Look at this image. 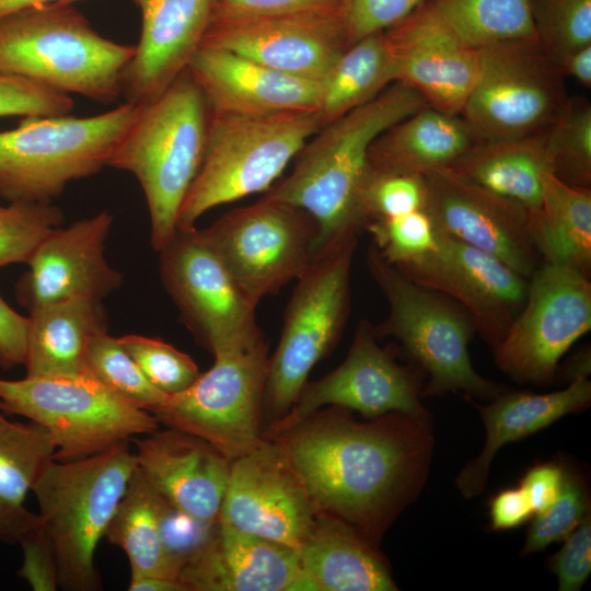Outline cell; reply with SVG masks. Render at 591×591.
Segmentation results:
<instances>
[{
  "mask_svg": "<svg viewBox=\"0 0 591 591\" xmlns=\"http://www.w3.org/2000/svg\"><path fill=\"white\" fill-rule=\"evenodd\" d=\"M427 422L402 413L376 422L312 415L275 441L318 512L374 531L420 486L431 448Z\"/></svg>",
  "mask_w": 591,
  "mask_h": 591,
  "instance_id": "obj_1",
  "label": "cell"
},
{
  "mask_svg": "<svg viewBox=\"0 0 591 591\" xmlns=\"http://www.w3.org/2000/svg\"><path fill=\"white\" fill-rule=\"evenodd\" d=\"M425 99L394 82L375 99L323 125L296 157L290 174L264 196L309 213L318 228V250L358 236L364 224L360 194L372 141L389 127L427 106Z\"/></svg>",
  "mask_w": 591,
  "mask_h": 591,
  "instance_id": "obj_2",
  "label": "cell"
},
{
  "mask_svg": "<svg viewBox=\"0 0 591 591\" xmlns=\"http://www.w3.org/2000/svg\"><path fill=\"white\" fill-rule=\"evenodd\" d=\"M210 116L204 92L186 69L160 97L140 106L109 162L139 182L157 252L177 230L181 207L205 157Z\"/></svg>",
  "mask_w": 591,
  "mask_h": 591,
  "instance_id": "obj_3",
  "label": "cell"
},
{
  "mask_svg": "<svg viewBox=\"0 0 591 591\" xmlns=\"http://www.w3.org/2000/svg\"><path fill=\"white\" fill-rule=\"evenodd\" d=\"M136 47L103 37L69 3L31 7L0 18V72L108 104Z\"/></svg>",
  "mask_w": 591,
  "mask_h": 591,
  "instance_id": "obj_4",
  "label": "cell"
},
{
  "mask_svg": "<svg viewBox=\"0 0 591 591\" xmlns=\"http://www.w3.org/2000/svg\"><path fill=\"white\" fill-rule=\"evenodd\" d=\"M128 442L79 460L53 459L33 484L55 553L59 589L102 588L94 556L137 466Z\"/></svg>",
  "mask_w": 591,
  "mask_h": 591,
  "instance_id": "obj_5",
  "label": "cell"
},
{
  "mask_svg": "<svg viewBox=\"0 0 591 591\" xmlns=\"http://www.w3.org/2000/svg\"><path fill=\"white\" fill-rule=\"evenodd\" d=\"M140 105L125 102L88 116H25L0 131V197L51 202L66 186L109 166Z\"/></svg>",
  "mask_w": 591,
  "mask_h": 591,
  "instance_id": "obj_6",
  "label": "cell"
},
{
  "mask_svg": "<svg viewBox=\"0 0 591 591\" xmlns=\"http://www.w3.org/2000/svg\"><path fill=\"white\" fill-rule=\"evenodd\" d=\"M322 126L320 112L211 113L205 157L177 229L195 227L215 207L269 189Z\"/></svg>",
  "mask_w": 591,
  "mask_h": 591,
  "instance_id": "obj_7",
  "label": "cell"
},
{
  "mask_svg": "<svg viewBox=\"0 0 591 591\" xmlns=\"http://www.w3.org/2000/svg\"><path fill=\"white\" fill-rule=\"evenodd\" d=\"M367 266L389 304V314L373 325L376 337H393L429 381L421 395L464 392L493 399L502 387L483 378L472 364L468 344L476 333L464 309L447 296L416 283L386 262L372 244Z\"/></svg>",
  "mask_w": 591,
  "mask_h": 591,
  "instance_id": "obj_8",
  "label": "cell"
},
{
  "mask_svg": "<svg viewBox=\"0 0 591 591\" xmlns=\"http://www.w3.org/2000/svg\"><path fill=\"white\" fill-rule=\"evenodd\" d=\"M0 410L45 428L55 442L57 461L88 457L160 427L153 414L115 394L89 370L0 379Z\"/></svg>",
  "mask_w": 591,
  "mask_h": 591,
  "instance_id": "obj_9",
  "label": "cell"
},
{
  "mask_svg": "<svg viewBox=\"0 0 591 591\" xmlns=\"http://www.w3.org/2000/svg\"><path fill=\"white\" fill-rule=\"evenodd\" d=\"M358 236L327 246L296 279L279 344L269 357L264 406L281 419L312 368L334 347L349 316L350 276Z\"/></svg>",
  "mask_w": 591,
  "mask_h": 591,
  "instance_id": "obj_10",
  "label": "cell"
},
{
  "mask_svg": "<svg viewBox=\"0 0 591 591\" xmlns=\"http://www.w3.org/2000/svg\"><path fill=\"white\" fill-rule=\"evenodd\" d=\"M478 67L461 117L475 142L544 132L569 95L555 58L536 37L477 48Z\"/></svg>",
  "mask_w": 591,
  "mask_h": 591,
  "instance_id": "obj_11",
  "label": "cell"
},
{
  "mask_svg": "<svg viewBox=\"0 0 591 591\" xmlns=\"http://www.w3.org/2000/svg\"><path fill=\"white\" fill-rule=\"evenodd\" d=\"M263 334L215 355L213 366L151 414L159 424L194 434L230 461L262 440L260 415L268 371Z\"/></svg>",
  "mask_w": 591,
  "mask_h": 591,
  "instance_id": "obj_12",
  "label": "cell"
},
{
  "mask_svg": "<svg viewBox=\"0 0 591 591\" xmlns=\"http://www.w3.org/2000/svg\"><path fill=\"white\" fill-rule=\"evenodd\" d=\"M202 232L232 277L258 303L297 279L318 250L313 218L267 196L228 211Z\"/></svg>",
  "mask_w": 591,
  "mask_h": 591,
  "instance_id": "obj_13",
  "label": "cell"
},
{
  "mask_svg": "<svg viewBox=\"0 0 591 591\" xmlns=\"http://www.w3.org/2000/svg\"><path fill=\"white\" fill-rule=\"evenodd\" d=\"M159 253L163 286L198 344L215 356L262 334L258 302L232 277L202 230L177 229Z\"/></svg>",
  "mask_w": 591,
  "mask_h": 591,
  "instance_id": "obj_14",
  "label": "cell"
},
{
  "mask_svg": "<svg viewBox=\"0 0 591 591\" xmlns=\"http://www.w3.org/2000/svg\"><path fill=\"white\" fill-rule=\"evenodd\" d=\"M590 328V279L543 262L529 278L524 306L493 348L495 362L515 381L551 382L560 358Z\"/></svg>",
  "mask_w": 591,
  "mask_h": 591,
  "instance_id": "obj_15",
  "label": "cell"
},
{
  "mask_svg": "<svg viewBox=\"0 0 591 591\" xmlns=\"http://www.w3.org/2000/svg\"><path fill=\"white\" fill-rule=\"evenodd\" d=\"M378 340L373 325L361 320L345 360L325 376L305 384L270 433L277 436L327 405L352 409L366 417L402 413L427 419L419 399L425 372L419 367L399 364Z\"/></svg>",
  "mask_w": 591,
  "mask_h": 591,
  "instance_id": "obj_16",
  "label": "cell"
},
{
  "mask_svg": "<svg viewBox=\"0 0 591 591\" xmlns=\"http://www.w3.org/2000/svg\"><path fill=\"white\" fill-rule=\"evenodd\" d=\"M437 231L434 250L395 267L461 305L475 332L495 348L524 306L529 278L496 256Z\"/></svg>",
  "mask_w": 591,
  "mask_h": 591,
  "instance_id": "obj_17",
  "label": "cell"
},
{
  "mask_svg": "<svg viewBox=\"0 0 591 591\" xmlns=\"http://www.w3.org/2000/svg\"><path fill=\"white\" fill-rule=\"evenodd\" d=\"M318 511L277 441L231 461L219 521L299 549Z\"/></svg>",
  "mask_w": 591,
  "mask_h": 591,
  "instance_id": "obj_18",
  "label": "cell"
},
{
  "mask_svg": "<svg viewBox=\"0 0 591 591\" xmlns=\"http://www.w3.org/2000/svg\"><path fill=\"white\" fill-rule=\"evenodd\" d=\"M426 209L436 228L489 253L530 278L543 263L532 230V211L457 174L451 167L424 176Z\"/></svg>",
  "mask_w": 591,
  "mask_h": 591,
  "instance_id": "obj_19",
  "label": "cell"
},
{
  "mask_svg": "<svg viewBox=\"0 0 591 591\" xmlns=\"http://www.w3.org/2000/svg\"><path fill=\"white\" fill-rule=\"evenodd\" d=\"M201 47L225 49L282 72L323 82L348 47L346 11L212 18Z\"/></svg>",
  "mask_w": 591,
  "mask_h": 591,
  "instance_id": "obj_20",
  "label": "cell"
},
{
  "mask_svg": "<svg viewBox=\"0 0 591 591\" xmlns=\"http://www.w3.org/2000/svg\"><path fill=\"white\" fill-rule=\"evenodd\" d=\"M113 216H95L53 230L27 259L15 285L18 301L30 311L77 299H97L118 289L123 275L104 256Z\"/></svg>",
  "mask_w": 591,
  "mask_h": 591,
  "instance_id": "obj_21",
  "label": "cell"
},
{
  "mask_svg": "<svg viewBox=\"0 0 591 591\" xmlns=\"http://www.w3.org/2000/svg\"><path fill=\"white\" fill-rule=\"evenodd\" d=\"M383 33L396 81L414 89L431 107L460 116L476 78L477 49L442 20L431 0Z\"/></svg>",
  "mask_w": 591,
  "mask_h": 591,
  "instance_id": "obj_22",
  "label": "cell"
},
{
  "mask_svg": "<svg viewBox=\"0 0 591 591\" xmlns=\"http://www.w3.org/2000/svg\"><path fill=\"white\" fill-rule=\"evenodd\" d=\"M141 34L121 74V96L135 105L160 97L201 47L217 0H134Z\"/></svg>",
  "mask_w": 591,
  "mask_h": 591,
  "instance_id": "obj_23",
  "label": "cell"
},
{
  "mask_svg": "<svg viewBox=\"0 0 591 591\" xmlns=\"http://www.w3.org/2000/svg\"><path fill=\"white\" fill-rule=\"evenodd\" d=\"M178 580L185 591H310L298 549L220 521Z\"/></svg>",
  "mask_w": 591,
  "mask_h": 591,
  "instance_id": "obj_24",
  "label": "cell"
},
{
  "mask_svg": "<svg viewBox=\"0 0 591 591\" xmlns=\"http://www.w3.org/2000/svg\"><path fill=\"white\" fill-rule=\"evenodd\" d=\"M187 69L211 113L320 111L323 82L282 72L225 49L200 47Z\"/></svg>",
  "mask_w": 591,
  "mask_h": 591,
  "instance_id": "obj_25",
  "label": "cell"
},
{
  "mask_svg": "<svg viewBox=\"0 0 591 591\" xmlns=\"http://www.w3.org/2000/svg\"><path fill=\"white\" fill-rule=\"evenodd\" d=\"M132 440L137 467L161 496L193 517L219 520L228 457L201 438L170 427Z\"/></svg>",
  "mask_w": 591,
  "mask_h": 591,
  "instance_id": "obj_26",
  "label": "cell"
},
{
  "mask_svg": "<svg viewBox=\"0 0 591 591\" xmlns=\"http://www.w3.org/2000/svg\"><path fill=\"white\" fill-rule=\"evenodd\" d=\"M490 401L489 405L478 407L486 428L484 449L456 478V486L466 498L483 491L493 459L506 443L586 408L591 401V382L588 378L576 379L565 389L546 394L501 392Z\"/></svg>",
  "mask_w": 591,
  "mask_h": 591,
  "instance_id": "obj_27",
  "label": "cell"
},
{
  "mask_svg": "<svg viewBox=\"0 0 591 591\" xmlns=\"http://www.w3.org/2000/svg\"><path fill=\"white\" fill-rule=\"evenodd\" d=\"M474 142L461 116L427 105L372 141L369 166L379 172L425 176L451 167Z\"/></svg>",
  "mask_w": 591,
  "mask_h": 591,
  "instance_id": "obj_28",
  "label": "cell"
},
{
  "mask_svg": "<svg viewBox=\"0 0 591 591\" xmlns=\"http://www.w3.org/2000/svg\"><path fill=\"white\" fill-rule=\"evenodd\" d=\"M298 554L310 591L397 590L383 559L337 517L320 512Z\"/></svg>",
  "mask_w": 591,
  "mask_h": 591,
  "instance_id": "obj_29",
  "label": "cell"
},
{
  "mask_svg": "<svg viewBox=\"0 0 591 591\" xmlns=\"http://www.w3.org/2000/svg\"><path fill=\"white\" fill-rule=\"evenodd\" d=\"M104 332L107 316L102 300H69L30 311L23 363L26 375H70L88 370L90 344Z\"/></svg>",
  "mask_w": 591,
  "mask_h": 591,
  "instance_id": "obj_30",
  "label": "cell"
},
{
  "mask_svg": "<svg viewBox=\"0 0 591 591\" xmlns=\"http://www.w3.org/2000/svg\"><path fill=\"white\" fill-rule=\"evenodd\" d=\"M545 132L517 139L474 142L451 169L466 179L535 212L541 207L544 174L551 173Z\"/></svg>",
  "mask_w": 591,
  "mask_h": 591,
  "instance_id": "obj_31",
  "label": "cell"
},
{
  "mask_svg": "<svg viewBox=\"0 0 591 591\" xmlns=\"http://www.w3.org/2000/svg\"><path fill=\"white\" fill-rule=\"evenodd\" d=\"M55 451L45 428L33 421H11L0 410V542L18 544L39 521L24 502Z\"/></svg>",
  "mask_w": 591,
  "mask_h": 591,
  "instance_id": "obj_32",
  "label": "cell"
},
{
  "mask_svg": "<svg viewBox=\"0 0 591 591\" xmlns=\"http://www.w3.org/2000/svg\"><path fill=\"white\" fill-rule=\"evenodd\" d=\"M532 230L544 263L591 278V188L571 186L545 173Z\"/></svg>",
  "mask_w": 591,
  "mask_h": 591,
  "instance_id": "obj_33",
  "label": "cell"
},
{
  "mask_svg": "<svg viewBox=\"0 0 591 591\" xmlns=\"http://www.w3.org/2000/svg\"><path fill=\"white\" fill-rule=\"evenodd\" d=\"M396 82V69L383 31L348 46L323 81V125L375 99Z\"/></svg>",
  "mask_w": 591,
  "mask_h": 591,
  "instance_id": "obj_34",
  "label": "cell"
},
{
  "mask_svg": "<svg viewBox=\"0 0 591 591\" xmlns=\"http://www.w3.org/2000/svg\"><path fill=\"white\" fill-rule=\"evenodd\" d=\"M159 501V493L136 466L104 537L125 552L130 576L159 575L178 579L162 544Z\"/></svg>",
  "mask_w": 591,
  "mask_h": 591,
  "instance_id": "obj_35",
  "label": "cell"
},
{
  "mask_svg": "<svg viewBox=\"0 0 591 591\" xmlns=\"http://www.w3.org/2000/svg\"><path fill=\"white\" fill-rule=\"evenodd\" d=\"M431 2L461 39L476 49L490 44L536 37L529 0Z\"/></svg>",
  "mask_w": 591,
  "mask_h": 591,
  "instance_id": "obj_36",
  "label": "cell"
},
{
  "mask_svg": "<svg viewBox=\"0 0 591 591\" xmlns=\"http://www.w3.org/2000/svg\"><path fill=\"white\" fill-rule=\"evenodd\" d=\"M551 173L561 182L591 188V104L582 95L569 96L545 132Z\"/></svg>",
  "mask_w": 591,
  "mask_h": 591,
  "instance_id": "obj_37",
  "label": "cell"
},
{
  "mask_svg": "<svg viewBox=\"0 0 591 591\" xmlns=\"http://www.w3.org/2000/svg\"><path fill=\"white\" fill-rule=\"evenodd\" d=\"M86 369L130 404L152 413L169 395L154 387L118 340L107 332L90 344Z\"/></svg>",
  "mask_w": 591,
  "mask_h": 591,
  "instance_id": "obj_38",
  "label": "cell"
},
{
  "mask_svg": "<svg viewBox=\"0 0 591 591\" xmlns=\"http://www.w3.org/2000/svg\"><path fill=\"white\" fill-rule=\"evenodd\" d=\"M536 37L556 59L591 45V0H529Z\"/></svg>",
  "mask_w": 591,
  "mask_h": 591,
  "instance_id": "obj_39",
  "label": "cell"
},
{
  "mask_svg": "<svg viewBox=\"0 0 591 591\" xmlns=\"http://www.w3.org/2000/svg\"><path fill=\"white\" fill-rule=\"evenodd\" d=\"M63 220L51 202H9L0 206V268L26 263L37 245Z\"/></svg>",
  "mask_w": 591,
  "mask_h": 591,
  "instance_id": "obj_40",
  "label": "cell"
},
{
  "mask_svg": "<svg viewBox=\"0 0 591 591\" xmlns=\"http://www.w3.org/2000/svg\"><path fill=\"white\" fill-rule=\"evenodd\" d=\"M118 340L148 381L166 395L186 390L200 374L190 356L161 339L129 334Z\"/></svg>",
  "mask_w": 591,
  "mask_h": 591,
  "instance_id": "obj_41",
  "label": "cell"
},
{
  "mask_svg": "<svg viewBox=\"0 0 591 591\" xmlns=\"http://www.w3.org/2000/svg\"><path fill=\"white\" fill-rule=\"evenodd\" d=\"M382 257L398 266L436 248L438 231L427 209L397 217L375 220L366 224Z\"/></svg>",
  "mask_w": 591,
  "mask_h": 591,
  "instance_id": "obj_42",
  "label": "cell"
},
{
  "mask_svg": "<svg viewBox=\"0 0 591 591\" xmlns=\"http://www.w3.org/2000/svg\"><path fill=\"white\" fill-rule=\"evenodd\" d=\"M426 202L424 176L379 172L369 166L360 194V212L364 227L371 221L425 209Z\"/></svg>",
  "mask_w": 591,
  "mask_h": 591,
  "instance_id": "obj_43",
  "label": "cell"
},
{
  "mask_svg": "<svg viewBox=\"0 0 591 591\" xmlns=\"http://www.w3.org/2000/svg\"><path fill=\"white\" fill-rule=\"evenodd\" d=\"M587 510V497L581 483L566 472L556 501L546 511L535 514L521 555L537 553L553 543L564 541L588 514Z\"/></svg>",
  "mask_w": 591,
  "mask_h": 591,
  "instance_id": "obj_44",
  "label": "cell"
},
{
  "mask_svg": "<svg viewBox=\"0 0 591 591\" xmlns=\"http://www.w3.org/2000/svg\"><path fill=\"white\" fill-rule=\"evenodd\" d=\"M159 520L162 544L177 577L184 565L210 542L219 526V520L205 521L193 517L161 495Z\"/></svg>",
  "mask_w": 591,
  "mask_h": 591,
  "instance_id": "obj_45",
  "label": "cell"
},
{
  "mask_svg": "<svg viewBox=\"0 0 591 591\" xmlns=\"http://www.w3.org/2000/svg\"><path fill=\"white\" fill-rule=\"evenodd\" d=\"M73 105L68 94L0 72V117L67 115Z\"/></svg>",
  "mask_w": 591,
  "mask_h": 591,
  "instance_id": "obj_46",
  "label": "cell"
},
{
  "mask_svg": "<svg viewBox=\"0 0 591 591\" xmlns=\"http://www.w3.org/2000/svg\"><path fill=\"white\" fill-rule=\"evenodd\" d=\"M426 0H346L348 46L393 26Z\"/></svg>",
  "mask_w": 591,
  "mask_h": 591,
  "instance_id": "obj_47",
  "label": "cell"
},
{
  "mask_svg": "<svg viewBox=\"0 0 591 591\" xmlns=\"http://www.w3.org/2000/svg\"><path fill=\"white\" fill-rule=\"evenodd\" d=\"M18 544L23 553V564L18 576L25 580L34 591L58 590L55 553L40 519L20 537Z\"/></svg>",
  "mask_w": 591,
  "mask_h": 591,
  "instance_id": "obj_48",
  "label": "cell"
},
{
  "mask_svg": "<svg viewBox=\"0 0 591 591\" xmlns=\"http://www.w3.org/2000/svg\"><path fill=\"white\" fill-rule=\"evenodd\" d=\"M552 570L557 576L560 591H577L591 572V520L588 513L564 540L553 557Z\"/></svg>",
  "mask_w": 591,
  "mask_h": 591,
  "instance_id": "obj_49",
  "label": "cell"
},
{
  "mask_svg": "<svg viewBox=\"0 0 591 591\" xmlns=\"http://www.w3.org/2000/svg\"><path fill=\"white\" fill-rule=\"evenodd\" d=\"M335 10L346 11V0H217L212 18L278 16Z\"/></svg>",
  "mask_w": 591,
  "mask_h": 591,
  "instance_id": "obj_50",
  "label": "cell"
},
{
  "mask_svg": "<svg viewBox=\"0 0 591 591\" xmlns=\"http://www.w3.org/2000/svg\"><path fill=\"white\" fill-rule=\"evenodd\" d=\"M28 317L14 311L0 294V368L13 369L24 363Z\"/></svg>",
  "mask_w": 591,
  "mask_h": 591,
  "instance_id": "obj_51",
  "label": "cell"
},
{
  "mask_svg": "<svg viewBox=\"0 0 591 591\" xmlns=\"http://www.w3.org/2000/svg\"><path fill=\"white\" fill-rule=\"evenodd\" d=\"M566 472L555 463H542L530 468L520 487L535 514L546 511L559 496Z\"/></svg>",
  "mask_w": 591,
  "mask_h": 591,
  "instance_id": "obj_52",
  "label": "cell"
},
{
  "mask_svg": "<svg viewBox=\"0 0 591 591\" xmlns=\"http://www.w3.org/2000/svg\"><path fill=\"white\" fill-rule=\"evenodd\" d=\"M533 513L521 487L499 491L489 503L490 525L496 531L518 528L525 523Z\"/></svg>",
  "mask_w": 591,
  "mask_h": 591,
  "instance_id": "obj_53",
  "label": "cell"
},
{
  "mask_svg": "<svg viewBox=\"0 0 591 591\" xmlns=\"http://www.w3.org/2000/svg\"><path fill=\"white\" fill-rule=\"evenodd\" d=\"M564 77H570L584 88L591 86V45L572 50L556 59Z\"/></svg>",
  "mask_w": 591,
  "mask_h": 591,
  "instance_id": "obj_54",
  "label": "cell"
},
{
  "mask_svg": "<svg viewBox=\"0 0 591 591\" xmlns=\"http://www.w3.org/2000/svg\"><path fill=\"white\" fill-rule=\"evenodd\" d=\"M129 591H185L178 579L159 575L130 576Z\"/></svg>",
  "mask_w": 591,
  "mask_h": 591,
  "instance_id": "obj_55",
  "label": "cell"
},
{
  "mask_svg": "<svg viewBox=\"0 0 591 591\" xmlns=\"http://www.w3.org/2000/svg\"><path fill=\"white\" fill-rule=\"evenodd\" d=\"M76 0H0V18L31 7L61 2L70 3Z\"/></svg>",
  "mask_w": 591,
  "mask_h": 591,
  "instance_id": "obj_56",
  "label": "cell"
},
{
  "mask_svg": "<svg viewBox=\"0 0 591 591\" xmlns=\"http://www.w3.org/2000/svg\"><path fill=\"white\" fill-rule=\"evenodd\" d=\"M569 366L567 374L570 381L588 378L590 374V349H583L579 355L575 356Z\"/></svg>",
  "mask_w": 591,
  "mask_h": 591,
  "instance_id": "obj_57",
  "label": "cell"
}]
</instances>
